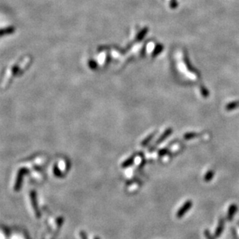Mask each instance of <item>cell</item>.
<instances>
[{
	"label": "cell",
	"mask_w": 239,
	"mask_h": 239,
	"mask_svg": "<svg viewBox=\"0 0 239 239\" xmlns=\"http://www.w3.org/2000/svg\"><path fill=\"white\" fill-rule=\"evenodd\" d=\"M193 206V201H186L183 205L181 206L180 209L178 210V211L177 212V218H182L188 211H189L190 209Z\"/></svg>",
	"instance_id": "obj_1"
},
{
	"label": "cell",
	"mask_w": 239,
	"mask_h": 239,
	"mask_svg": "<svg viewBox=\"0 0 239 239\" xmlns=\"http://www.w3.org/2000/svg\"><path fill=\"white\" fill-rule=\"evenodd\" d=\"M237 206L236 205V204H233L230 205L228 210V214H227V219H228V221H231L232 220L233 217H234V215H235V214L237 213Z\"/></svg>",
	"instance_id": "obj_2"
},
{
	"label": "cell",
	"mask_w": 239,
	"mask_h": 239,
	"mask_svg": "<svg viewBox=\"0 0 239 239\" xmlns=\"http://www.w3.org/2000/svg\"><path fill=\"white\" fill-rule=\"evenodd\" d=\"M173 130L172 129V128H167V129L165 130L163 132V133L162 134V135H160V137H159V139H157V141H156V144L158 145V144H160V143H162L164 141L165 139H167V138H168L169 136H170V135L172 134V132H173Z\"/></svg>",
	"instance_id": "obj_3"
},
{
	"label": "cell",
	"mask_w": 239,
	"mask_h": 239,
	"mask_svg": "<svg viewBox=\"0 0 239 239\" xmlns=\"http://www.w3.org/2000/svg\"><path fill=\"white\" fill-rule=\"evenodd\" d=\"M224 228H225V219L221 218L218 221V225L217 227L216 230H215L214 232V236L216 237H220L221 234H222L224 231Z\"/></svg>",
	"instance_id": "obj_4"
},
{
	"label": "cell",
	"mask_w": 239,
	"mask_h": 239,
	"mask_svg": "<svg viewBox=\"0 0 239 239\" xmlns=\"http://www.w3.org/2000/svg\"><path fill=\"white\" fill-rule=\"evenodd\" d=\"M238 107H239V101H232V102L227 104L225 108H226L227 111H232V110L235 109V108H237Z\"/></svg>",
	"instance_id": "obj_5"
},
{
	"label": "cell",
	"mask_w": 239,
	"mask_h": 239,
	"mask_svg": "<svg viewBox=\"0 0 239 239\" xmlns=\"http://www.w3.org/2000/svg\"><path fill=\"white\" fill-rule=\"evenodd\" d=\"M214 176V170H209V171L207 172V173L204 176V181L205 182H210V180L213 179Z\"/></svg>",
	"instance_id": "obj_6"
},
{
	"label": "cell",
	"mask_w": 239,
	"mask_h": 239,
	"mask_svg": "<svg viewBox=\"0 0 239 239\" xmlns=\"http://www.w3.org/2000/svg\"><path fill=\"white\" fill-rule=\"evenodd\" d=\"M198 135V133L194 132H186V133L184 134L183 135V139L186 140H190V139H193L196 138L197 136Z\"/></svg>",
	"instance_id": "obj_7"
},
{
	"label": "cell",
	"mask_w": 239,
	"mask_h": 239,
	"mask_svg": "<svg viewBox=\"0 0 239 239\" xmlns=\"http://www.w3.org/2000/svg\"><path fill=\"white\" fill-rule=\"evenodd\" d=\"M154 135H155V133H152L150 135H149V136L146 137V138L144 140H143V143H142V145H143V146H146V145H148V143H150L151 140L153 139V137H154Z\"/></svg>",
	"instance_id": "obj_8"
},
{
	"label": "cell",
	"mask_w": 239,
	"mask_h": 239,
	"mask_svg": "<svg viewBox=\"0 0 239 239\" xmlns=\"http://www.w3.org/2000/svg\"><path fill=\"white\" fill-rule=\"evenodd\" d=\"M201 95H202V96L204 97V98H207V97L209 95L208 91H207L204 86L201 87Z\"/></svg>",
	"instance_id": "obj_9"
},
{
	"label": "cell",
	"mask_w": 239,
	"mask_h": 239,
	"mask_svg": "<svg viewBox=\"0 0 239 239\" xmlns=\"http://www.w3.org/2000/svg\"><path fill=\"white\" fill-rule=\"evenodd\" d=\"M163 47L162 45H158L157 47H156V50H155L154 52H153V56H156V55L158 54L159 53H160L161 51L163 50Z\"/></svg>",
	"instance_id": "obj_10"
},
{
	"label": "cell",
	"mask_w": 239,
	"mask_h": 239,
	"mask_svg": "<svg viewBox=\"0 0 239 239\" xmlns=\"http://www.w3.org/2000/svg\"><path fill=\"white\" fill-rule=\"evenodd\" d=\"M168 152H169V149H167V148L161 149L159 151V156H165V155H167V153H168Z\"/></svg>",
	"instance_id": "obj_11"
},
{
	"label": "cell",
	"mask_w": 239,
	"mask_h": 239,
	"mask_svg": "<svg viewBox=\"0 0 239 239\" xmlns=\"http://www.w3.org/2000/svg\"><path fill=\"white\" fill-rule=\"evenodd\" d=\"M204 235H205L206 238L207 239H214L213 236L210 234V231H209L208 230H205V231H204Z\"/></svg>",
	"instance_id": "obj_12"
},
{
	"label": "cell",
	"mask_w": 239,
	"mask_h": 239,
	"mask_svg": "<svg viewBox=\"0 0 239 239\" xmlns=\"http://www.w3.org/2000/svg\"><path fill=\"white\" fill-rule=\"evenodd\" d=\"M177 6V2H176V0H172L171 2H170V7L173 9L176 8Z\"/></svg>",
	"instance_id": "obj_13"
}]
</instances>
